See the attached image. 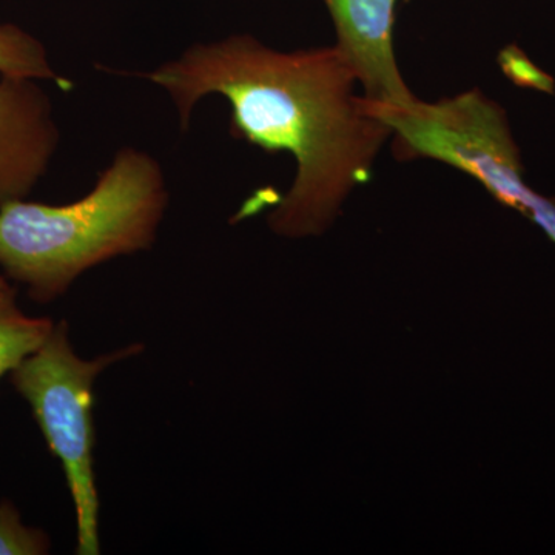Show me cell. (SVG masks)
I'll return each instance as SVG.
<instances>
[{"mask_svg":"<svg viewBox=\"0 0 555 555\" xmlns=\"http://www.w3.org/2000/svg\"><path fill=\"white\" fill-rule=\"evenodd\" d=\"M145 78L163 87L188 130L208 94L229 102L230 134L270 155L288 153L294 184L270 215L286 238L323 233L358 185L374 177L392 129L357 93L358 79L337 47L278 51L248 35L196 43Z\"/></svg>","mask_w":555,"mask_h":555,"instance_id":"cell-1","label":"cell"},{"mask_svg":"<svg viewBox=\"0 0 555 555\" xmlns=\"http://www.w3.org/2000/svg\"><path fill=\"white\" fill-rule=\"evenodd\" d=\"M167 203L159 164L141 150H119L83 198L0 207V268L33 301L50 305L87 270L149 250Z\"/></svg>","mask_w":555,"mask_h":555,"instance_id":"cell-2","label":"cell"},{"mask_svg":"<svg viewBox=\"0 0 555 555\" xmlns=\"http://www.w3.org/2000/svg\"><path fill=\"white\" fill-rule=\"evenodd\" d=\"M369 108L392 129L398 160L434 159L476 179L499 203L535 222L555 244V199L526 184L520 149L506 112L480 90L408 107Z\"/></svg>","mask_w":555,"mask_h":555,"instance_id":"cell-3","label":"cell"},{"mask_svg":"<svg viewBox=\"0 0 555 555\" xmlns=\"http://www.w3.org/2000/svg\"><path fill=\"white\" fill-rule=\"evenodd\" d=\"M144 352L129 345L83 360L69 341L67 321L10 374L11 385L28 404L53 455L60 460L76 514V554H101L100 495L94 480L93 387L113 364Z\"/></svg>","mask_w":555,"mask_h":555,"instance_id":"cell-4","label":"cell"},{"mask_svg":"<svg viewBox=\"0 0 555 555\" xmlns=\"http://www.w3.org/2000/svg\"><path fill=\"white\" fill-rule=\"evenodd\" d=\"M337 33L335 47L356 72L363 96L386 107L416 100L393 49L398 0H323Z\"/></svg>","mask_w":555,"mask_h":555,"instance_id":"cell-5","label":"cell"},{"mask_svg":"<svg viewBox=\"0 0 555 555\" xmlns=\"http://www.w3.org/2000/svg\"><path fill=\"white\" fill-rule=\"evenodd\" d=\"M60 142L47 94L33 79L0 75V207L24 199Z\"/></svg>","mask_w":555,"mask_h":555,"instance_id":"cell-6","label":"cell"},{"mask_svg":"<svg viewBox=\"0 0 555 555\" xmlns=\"http://www.w3.org/2000/svg\"><path fill=\"white\" fill-rule=\"evenodd\" d=\"M50 318L22 312L16 292L0 298V379L42 347L53 331Z\"/></svg>","mask_w":555,"mask_h":555,"instance_id":"cell-7","label":"cell"},{"mask_svg":"<svg viewBox=\"0 0 555 555\" xmlns=\"http://www.w3.org/2000/svg\"><path fill=\"white\" fill-rule=\"evenodd\" d=\"M0 75L53 80L62 89L72 87L51 68L47 50L38 39L13 24L0 25Z\"/></svg>","mask_w":555,"mask_h":555,"instance_id":"cell-8","label":"cell"},{"mask_svg":"<svg viewBox=\"0 0 555 555\" xmlns=\"http://www.w3.org/2000/svg\"><path fill=\"white\" fill-rule=\"evenodd\" d=\"M51 540L42 529L22 521L20 509L11 500L0 502V555L50 554Z\"/></svg>","mask_w":555,"mask_h":555,"instance_id":"cell-9","label":"cell"},{"mask_svg":"<svg viewBox=\"0 0 555 555\" xmlns=\"http://www.w3.org/2000/svg\"><path fill=\"white\" fill-rule=\"evenodd\" d=\"M499 64L507 79L513 80L517 87L528 90L542 91L553 94L555 82L553 76L546 75L529 60L524 50L517 46H507L499 56Z\"/></svg>","mask_w":555,"mask_h":555,"instance_id":"cell-10","label":"cell"},{"mask_svg":"<svg viewBox=\"0 0 555 555\" xmlns=\"http://www.w3.org/2000/svg\"><path fill=\"white\" fill-rule=\"evenodd\" d=\"M14 288L10 286L9 283H7V280H3L2 276H0V298L7 297V295L14 294Z\"/></svg>","mask_w":555,"mask_h":555,"instance_id":"cell-11","label":"cell"}]
</instances>
